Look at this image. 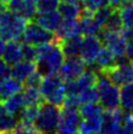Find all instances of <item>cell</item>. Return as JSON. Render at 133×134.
<instances>
[{
  "label": "cell",
  "mask_w": 133,
  "mask_h": 134,
  "mask_svg": "<svg viewBox=\"0 0 133 134\" xmlns=\"http://www.w3.org/2000/svg\"><path fill=\"white\" fill-rule=\"evenodd\" d=\"M37 49L38 54L35 62L38 72L42 76L58 74L65 58L60 42L53 40L49 43L37 47Z\"/></svg>",
  "instance_id": "obj_1"
},
{
  "label": "cell",
  "mask_w": 133,
  "mask_h": 134,
  "mask_svg": "<svg viewBox=\"0 0 133 134\" xmlns=\"http://www.w3.org/2000/svg\"><path fill=\"white\" fill-rule=\"evenodd\" d=\"M96 87L99 92V101L104 110L120 108V89L109 79L106 72L98 73Z\"/></svg>",
  "instance_id": "obj_2"
},
{
  "label": "cell",
  "mask_w": 133,
  "mask_h": 134,
  "mask_svg": "<svg viewBox=\"0 0 133 134\" xmlns=\"http://www.w3.org/2000/svg\"><path fill=\"white\" fill-rule=\"evenodd\" d=\"M61 110L51 103H41L33 126L39 134H56L58 129Z\"/></svg>",
  "instance_id": "obj_3"
},
{
  "label": "cell",
  "mask_w": 133,
  "mask_h": 134,
  "mask_svg": "<svg viewBox=\"0 0 133 134\" xmlns=\"http://www.w3.org/2000/svg\"><path fill=\"white\" fill-rule=\"evenodd\" d=\"M39 90L43 98V101L62 107L65 99V87L64 81L60 78L59 74L43 76L39 85Z\"/></svg>",
  "instance_id": "obj_4"
},
{
  "label": "cell",
  "mask_w": 133,
  "mask_h": 134,
  "mask_svg": "<svg viewBox=\"0 0 133 134\" xmlns=\"http://www.w3.org/2000/svg\"><path fill=\"white\" fill-rule=\"evenodd\" d=\"M28 20L8 10L0 13V38L4 41L18 40L21 38Z\"/></svg>",
  "instance_id": "obj_5"
},
{
  "label": "cell",
  "mask_w": 133,
  "mask_h": 134,
  "mask_svg": "<svg viewBox=\"0 0 133 134\" xmlns=\"http://www.w3.org/2000/svg\"><path fill=\"white\" fill-rule=\"evenodd\" d=\"M22 43L30 44L33 47H40L56 40L53 32L42 28L37 22L27 23L25 31L22 33Z\"/></svg>",
  "instance_id": "obj_6"
},
{
  "label": "cell",
  "mask_w": 133,
  "mask_h": 134,
  "mask_svg": "<svg viewBox=\"0 0 133 134\" xmlns=\"http://www.w3.org/2000/svg\"><path fill=\"white\" fill-rule=\"evenodd\" d=\"M81 121L82 118L78 109L62 107L56 134H80Z\"/></svg>",
  "instance_id": "obj_7"
},
{
  "label": "cell",
  "mask_w": 133,
  "mask_h": 134,
  "mask_svg": "<svg viewBox=\"0 0 133 134\" xmlns=\"http://www.w3.org/2000/svg\"><path fill=\"white\" fill-rule=\"evenodd\" d=\"M98 37L101 43L107 47L117 58L124 55L128 40L121 31H109L102 29L98 33Z\"/></svg>",
  "instance_id": "obj_8"
},
{
  "label": "cell",
  "mask_w": 133,
  "mask_h": 134,
  "mask_svg": "<svg viewBox=\"0 0 133 134\" xmlns=\"http://www.w3.org/2000/svg\"><path fill=\"white\" fill-rule=\"evenodd\" d=\"M85 69H87V63L83 61L81 57H66V59H64L62 65H61L58 74L64 82H66V81H72L78 79L85 71Z\"/></svg>",
  "instance_id": "obj_9"
},
{
  "label": "cell",
  "mask_w": 133,
  "mask_h": 134,
  "mask_svg": "<svg viewBox=\"0 0 133 134\" xmlns=\"http://www.w3.org/2000/svg\"><path fill=\"white\" fill-rule=\"evenodd\" d=\"M123 115L124 113L120 108L103 111L101 131L99 134H120Z\"/></svg>",
  "instance_id": "obj_10"
},
{
  "label": "cell",
  "mask_w": 133,
  "mask_h": 134,
  "mask_svg": "<svg viewBox=\"0 0 133 134\" xmlns=\"http://www.w3.org/2000/svg\"><path fill=\"white\" fill-rule=\"evenodd\" d=\"M106 74L109 76V79L118 87L133 82V62H123V63H117L114 66L108 69L106 71Z\"/></svg>",
  "instance_id": "obj_11"
},
{
  "label": "cell",
  "mask_w": 133,
  "mask_h": 134,
  "mask_svg": "<svg viewBox=\"0 0 133 134\" xmlns=\"http://www.w3.org/2000/svg\"><path fill=\"white\" fill-rule=\"evenodd\" d=\"M101 46L102 43L98 36L90 35V36H84L82 38L79 55L83 59V61L87 63V65L94 63L99 51L102 48Z\"/></svg>",
  "instance_id": "obj_12"
},
{
  "label": "cell",
  "mask_w": 133,
  "mask_h": 134,
  "mask_svg": "<svg viewBox=\"0 0 133 134\" xmlns=\"http://www.w3.org/2000/svg\"><path fill=\"white\" fill-rule=\"evenodd\" d=\"M7 6L10 11L25 18L28 21L35 19L38 12L37 4L33 0H9Z\"/></svg>",
  "instance_id": "obj_13"
},
{
  "label": "cell",
  "mask_w": 133,
  "mask_h": 134,
  "mask_svg": "<svg viewBox=\"0 0 133 134\" xmlns=\"http://www.w3.org/2000/svg\"><path fill=\"white\" fill-rule=\"evenodd\" d=\"M35 20L42 28H45V29L51 32H56L59 29L63 19L59 13V11L51 10V11H38L35 17Z\"/></svg>",
  "instance_id": "obj_14"
},
{
  "label": "cell",
  "mask_w": 133,
  "mask_h": 134,
  "mask_svg": "<svg viewBox=\"0 0 133 134\" xmlns=\"http://www.w3.org/2000/svg\"><path fill=\"white\" fill-rule=\"evenodd\" d=\"M36 70H37V66L35 61L21 60L15 63L11 68V76L15 78L16 80L20 81V82H26V80Z\"/></svg>",
  "instance_id": "obj_15"
},
{
  "label": "cell",
  "mask_w": 133,
  "mask_h": 134,
  "mask_svg": "<svg viewBox=\"0 0 133 134\" xmlns=\"http://www.w3.org/2000/svg\"><path fill=\"white\" fill-rule=\"evenodd\" d=\"M75 35H81L79 26V19H73V20H62L59 29L56 31V40L59 41L60 43L63 40L68 38L75 36Z\"/></svg>",
  "instance_id": "obj_16"
},
{
  "label": "cell",
  "mask_w": 133,
  "mask_h": 134,
  "mask_svg": "<svg viewBox=\"0 0 133 134\" xmlns=\"http://www.w3.org/2000/svg\"><path fill=\"white\" fill-rule=\"evenodd\" d=\"M2 58L10 65H13L15 63H17V62L23 60L22 43L19 42L18 40L8 41V43L4 47Z\"/></svg>",
  "instance_id": "obj_17"
},
{
  "label": "cell",
  "mask_w": 133,
  "mask_h": 134,
  "mask_svg": "<svg viewBox=\"0 0 133 134\" xmlns=\"http://www.w3.org/2000/svg\"><path fill=\"white\" fill-rule=\"evenodd\" d=\"M23 89V84L20 81L16 80L15 78H7L0 81V100L6 101L8 98L15 95L16 93L21 92Z\"/></svg>",
  "instance_id": "obj_18"
},
{
  "label": "cell",
  "mask_w": 133,
  "mask_h": 134,
  "mask_svg": "<svg viewBox=\"0 0 133 134\" xmlns=\"http://www.w3.org/2000/svg\"><path fill=\"white\" fill-rule=\"evenodd\" d=\"M117 64V57L108 49L107 47H103L100 49L97 55V59L94 61V68L99 71H106L112 68Z\"/></svg>",
  "instance_id": "obj_19"
},
{
  "label": "cell",
  "mask_w": 133,
  "mask_h": 134,
  "mask_svg": "<svg viewBox=\"0 0 133 134\" xmlns=\"http://www.w3.org/2000/svg\"><path fill=\"white\" fill-rule=\"evenodd\" d=\"M3 108H4V111L12 114L15 116H19V114L21 113V111L26 107V103H25V99H23V95L22 93H16L15 95L8 98L6 101H3Z\"/></svg>",
  "instance_id": "obj_20"
},
{
  "label": "cell",
  "mask_w": 133,
  "mask_h": 134,
  "mask_svg": "<svg viewBox=\"0 0 133 134\" xmlns=\"http://www.w3.org/2000/svg\"><path fill=\"white\" fill-rule=\"evenodd\" d=\"M58 11L63 20H73L79 19L82 15V7L79 3L72 2H60L58 7Z\"/></svg>",
  "instance_id": "obj_21"
},
{
  "label": "cell",
  "mask_w": 133,
  "mask_h": 134,
  "mask_svg": "<svg viewBox=\"0 0 133 134\" xmlns=\"http://www.w3.org/2000/svg\"><path fill=\"white\" fill-rule=\"evenodd\" d=\"M81 42H82V35L72 36L61 42V47H62L65 58L66 57L79 55L80 48H81Z\"/></svg>",
  "instance_id": "obj_22"
},
{
  "label": "cell",
  "mask_w": 133,
  "mask_h": 134,
  "mask_svg": "<svg viewBox=\"0 0 133 134\" xmlns=\"http://www.w3.org/2000/svg\"><path fill=\"white\" fill-rule=\"evenodd\" d=\"M102 114L101 115L84 119L80 123V134H99L101 131Z\"/></svg>",
  "instance_id": "obj_23"
},
{
  "label": "cell",
  "mask_w": 133,
  "mask_h": 134,
  "mask_svg": "<svg viewBox=\"0 0 133 134\" xmlns=\"http://www.w3.org/2000/svg\"><path fill=\"white\" fill-rule=\"evenodd\" d=\"M40 105H26L18 116V124L26 126H33L39 112Z\"/></svg>",
  "instance_id": "obj_24"
},
{
  "label": "cell",
  "mask_w": 133,
  "mask_h": 134,
  "mask_svg": "<svg viewBox=\"0 0 133 134\" xmlns=\"http://www.w3.org/2000/svg\"><path fill=\"white\" fill-rule=\"evenodd\" d=\"M120 107L125 112H130L133 108V82L121 85L120 89Z\"/></svg>",
  "instance_id": "obj_25"
},
{
  "label": "cell",
  "mask_w": 133,
  "mask_h": 134,
  "mask_svg": "<svg viewBox=\"0 0 133 134\" xmlns=\"http://www.w3.org/2000/svg\"><path fill=\"white\" fill-rule=\"evenodd\" d=\"M22 95L26 105H40L41 103H43V98L41 95L39 87L26 85L22 89Z\"/></svg>",
  "instance_id": "obj_26"
},
{
  "label": "cell",
  "mask_w": 133,
  "mask_h": 134,
  "mask_svg": "<svg viewBox=\"0 0 133 134\" xmlns=\"http://www.w3.org/2000/svg\"><path fill=\"white\" fill-rule=\"evenodd\" d=\"M79 112L81 114L82 119H88L97 115H101L103 113L104 109L101 104L97 103H81V105L79 107Z\"/></svg>",
  "instance_id": "obj_27"
},
{
  "label": "cell",
  "mask_w": 133,
  "mask_h": 134,
  "mask_svg": "<svg viewBox=\"0 0 133 134\" xmlns=\"http://www.w3.org/2000/svg\"><path fill=\"white\" fill-rule=\"evenodd\" d=\"M18 126V118L8 112L0 114V132H12Z\"/></svg>",
  "instance_id": "obj_28"
},
{
  "label": "cell",
  "mask_w": 133,
  "mask_h": 134,
  "mask_svg": "<svg viewBox=\"0 0 133 134\" xmlns=\"http://www.w3.org/2000/svg\"><path fill=\"white\" fill-rule=\"evenodd\" d=\"M118 10L120 12L123 28L133 26V0H129Z\"/></svg>",
  "instance_id": "obj_29"
},
{
  "label": "cell",
  "mask_w": 133,
  "mask_h": 134,
  "mask_svg": "<svg viewBox=\"0 0 133 134\" xmlns=\"http://www.w3.org/2000/svg\"><path fill=\"white\" fill-rule=\"evenodd\" d=\"M122 28H123V25H122L120 12H119L118 9H114L110 15V17L108 18L103 29L109 30V31H121Z\"/></svg>",
  "instance_id": "obj_30"
},
{
  "label": "cell",
  "mask_w": 133,
  "mask_h": 134,
  "mask_svg": "<svg viewBox=\"0 0 133 134\" xmlns=\"http://www.w3.org/2000/svg\"><path fill=\"white\" fill-rule=\"evenodd\" d=\"M113 10H114V9H113L112 7H110L109 4H108V6H106V7L100 8V9H98L97 11H94L92 13L93 20L96 21V23L100 28H102V29H103V27H104V25H106L108 18L110 17V15L112 13Z\"/></svg>",
  "instance_id": "obj_31"
},
{
  "label": "cell",
  "mask_w": 133,
  "mask_h": 134,
  "mask_svg": "<svg viewBox=\"0 0 133 134\" xmlns=\"http://www.w3.org/2000/svg\"><path fill=\"white\" fill-rule=\"evenodd\" d=\"M81 103H97L99 102V92L96 85L83 90L79 94Z\"/></svg>",
  "instance_id": "obj_32"
},
{
  "label": "cell",
  "mask_w": 133,
  "mask_h": 134,
  "mask_svg": "<svg viewBox=\"0 0 133 134\" xmlns=\"http://www.w3.org/2000/svg\"><path fill=\"white\" fill-rule=\"evenodd\" d=\"M82 8L89 12H94L98 9L109 4V0H82Z\"/></svg>",
  "instance_id": "obj_33"
},
{
  "label": "cell",
  "mask_w": 133,
  "mask_h": 134,
  "mask_svg": "<svg viewBox=\"0 0 133 134\" xmlns=\"http://www.w3.org/2000/svg\"><path fill=\"white\" fill-rule=\"evenodd\" d=\"M61 0H38L36 2L38 11H51L57 10Z\"/></svg>",
  "instance_id": "obj_34"
},
{
  "label": "cell",
  "mask_w": 133,
  "mask_h": 134,
  "mask_svg": "<svg viewBox=\"0 0 133 134\" xmlns=\"http://www.w3.org/2000/svg\"><path fill=\"white\" fill-rule=\"evenodd\" d=\"M120 134H133V116L128 112H125L123 115Z\"/></svg>",
  "instance_id": "obj_35"
},
{
  "label": "cell",
  "mask_w": 133,
  "mask_h": 134,
  "mask_svg": "<svg viewBox=\"0 0 133 134\" xmlns=\"http://www.w3.org/2000/svg\"><path fill=\"white\" fill-rule=\"evenodd\" d=\"M22 53H23V60L36 61L37 54H38V49H37V47L23 43L22 44Z\"/></svg>",
  "instance_id": "obj_36"
},
{
  "label": "cell",
  "mask_w": 133,
  "mask_h": 134,
  "mask_svg": "<svg viewBox=\"0 0 133 134\" xmlns=\"http://www.w3.org/2000/svg\"><path fill=\"white\" fill-rule=\"evenodd\" d=\"M11 76V68L10 64L7 63L3 59L0 58V81Z\"/></svg>",
  "instance_id": "obj_37"
},
{
  "label": "cell",
  "mask_w": 133,
  "mask_h": 134,
  "mask_svg": "<svg viewBox=\"0 0 133 134\" xmlns=\"http://www.w3.org/2000/svg\"><path fill=\"white\" fill-rule=\"evenodd\" d=\"M42 76L38 71L36 70L32 74H30V76L26 80V85H30V87H39L41 81H42Z\"/></svg>",
  "instance_id": "obj_38"
},
{
  "label": "cell",
  "mask_w": 133,
  "mask_h": 134,
  "mask_svg": "<svg viewBox=\"0 0 133 134\" xmlns=\"http://www.w3.org/2000/svg\"><path fill=\"white\" fill-rule=\"evenodd\" d=\"M12 134H39V133L37 132L35 126H26L18 124V126L12 131Z\"/></svg>",
  "instance_id": "obj_39"
},
{
  "label": "cell",
  "mask_w": 133,
  "mask_h": 134,
  "mask_svg": "<svg viewBox=\"0 0 133 134\" xmlns=\"http://www.w3.org/2000/svg\"><path fill=\"white\" fill-rule=\"evenodd\" d=\"M124 55L130 62H133V39L129 40L126 42V48H125V53Z\"/></svg>",
  "instance_id": "obj_40"
},
{
  "label": "cell",
  "mask_w": 133,
  "mask_h": 134,
  "mask_svg": "<svg viewBox=\"0 0 133 134\" xmlns=\"http://www.w3.org/2000/svg\"><path fill=\"white\" fill-rule=\"evenodd\" d=\"M121 32H122V35L126 38V40H131V39H133V26L122 28Z\"/></svg>",
  "instance_id": "obj_41"
},
{
  "label": "cell",
  "mask_w": 133,
  "mask_h": 134,
  "mask_svg": "<svg viewBox=\"0 0 133 134\" xmlns=\"http://www.w3.org/2000/svg\"><path fill=\"white\" fill-rule=\"evenodd\" d=\"M128 1L129 0H109V6L112 7L113 9H119Z\"/></svg>",
  "instance_id": "obj_42"
},
{
  "label": "cell",
  "mask_w": 133,
  "mask_h": 134,
  "mask_svg": "<svg viewBox=\"0 0 133 134\" xmlns=\"http://www.w3.org/2000/svg\"><path fill=\"white\" fill-rule=\"evenodd\" d=\"M4 47H6V43H4V40H2L1 38H0V58H1L2 54H3Z\"/></svg>",
  "instance_id": "obj_43"
},
{
  "label": "cell",
  "mask_w": 133,
  "mask_h": 134,
  "mask_svg": "<svg viewBox=\"0 0 133 134\" xmlns=\"http://www.w3.org/2000/svg\"><path fill=\"white\" fill-rule=\"evenodd\" d=\"M8 10V6L7 3H3V2H0V13H2L3 11Z\"/></svg>",
  "instance_id": "obj_44"
},
{
  "label": "cell",
  "mask_w": 133,
  "mask_h": 134,
  "mask_svg": "<svg viewBox=\"0 0 133 134\" xmlns=\"http://www.w3.org/2000/svg\"><path fill=\"white\" fill-rule=\"evenodd\" d=\"M61 1H64V2H72V3H79V2H81L82 0H61Z\"/></svg>",
  "instance_id": "obj_45"
},
{
  "label": "cell",
  "mask_w": 133,
  "mask_h": 134,
  "mask_svg": "<svg viewBox=\"0 0 133 134\" xmlns=\"http://www.w3.org/2000/svg\"><path fill=\"white\" fill-rule=\"evenodd\" d=\"M2 112H4V108H3V104H2V101L0 100V114Z\"/></svg>",
  "instance_id": "obj_46"
},
{
  "label": "cell",
  "mask_w": 133,
  "mask_h": 134,
  "mask_svg": "<svg viewBox=\"0 0 133 134\" xmlns=\"http://www.w3.org/2000/svg\"><path fill=\"white\" fill-rule=\"evenodd\" d=\"M0 134H12V132H0Z\"/></svg>",
  "instance_id": "obj_47"
},
{
  "label": "cell",
  "mask_w": 133,
  "mask_h": 134,
  "mask_svg": "<svg viewBox=\"0 0 133 134\" xmlns=\"http://www.w3.org/2000/svg\"><path fill=\"white\" fill-rule=\"evenodd\" d=\"M9 0H0V2H3V3H8Z\"/></svg>",
  "instance_id": "obj_48"
},
{
  "label": "cell",
  "mask_w": 133,
  "mask_h": 134,
  "mask_svg": "<svg viewBox=\"0 0 133 134\" xmlns=\"http://www.w3.org/2000/svg\"><path fill=\"white\" fill-rule=\"evenodd\" d=\"M130 114H131V115H132V116H133V108H132V109H131V111H130Z\"/></svg>",
  "instance_id": "obj_49"
},
{
  "label": "cell",
  "mask_w": 133,
  "mask_h": 134,
  "mask_svg": "<svg viewBox=\"0 0 133 134\" xmlns=\"http://www.w3.org/2000/svg\"><path fill=\"white\" fill-rule=\"evenodd\" d=\"M33 1H35V2H37V1H38V0H33Z\"/></svg>",
  "instance_id": "obj_50"
}]
</instances>
